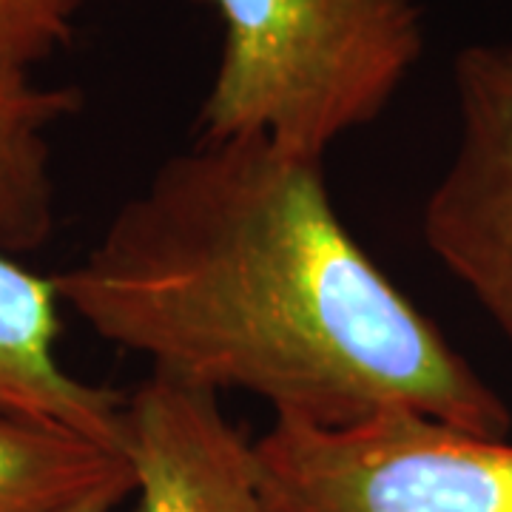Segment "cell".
Wrapping results in <instances>:
<instances>
[{"instance_id":"6da1fadb","label":"cell","mask_w":512,"mask_h":512,"mask_svg":"<svg viewBox=\"0 0 512 512\" xmlns=\"http://www.w3.org/2000/svg\"><path fill=\"white\" fill-rule=\"evenodd\" d=\"M60 308L154 373L274 419L421 413L507 439V402L339 217L325 160L245 134L171 154L72 268Z\"/></svg>"},{"instance_id":"7a4b0ae2","label":"cell","mask_w":512,"mask_h":512,"mask_svg":"<svg viewBox=\"0 0 512 512\" xmlns=\"http://www.w3.org/2000/svg\"><path fill=\"white\" fill-rule=\"evenodd\" d=\"M220 20L197 137L259 134L311 157L379 120L424 52L416 0H185Z\"/></svg>"},{"instance_id":"3957f363","label":"cell","mask_w":512,"mask_h":512,"mask_svg":"<svg viewBox=\"0 0 512 512\" xmlns=\"http://www.w3.org/2000/svg\"><path fill=\"white\" fill-rule=\"evenodd\" d=\"M271 512H512V444L421 413L274 419L254 441Z\"/></svg>"},{"instance_id":"277c9868","label":"cell","mask_w":512,"mask_h":512,"mask_svg":"<svg viewBox=\"0 0 512 512\" xmlns=\"http://www.w3.org/2000/svg\"><path fill=\"white\" fill-rule=\"evenodd\" d=\"M77 109L74 89L0 74V410L57 421L123 450L126 396L66 370L57 356L55 282L15 259L52 234L49 134Z\"/></svg>"},{"instance_id":"5b68a950","label":"cell","mask_w":512,"mask_h":512,"mask_svg":"<svg viewBox=\"0 0 512 512\" xmlns=\"http://www.w3.org/2000/svg\"><path fill=\"white\" fill-rule=\"evenodd\" d=\"M453 89L458 143L424 202L421 231L512 348V43L464 46Z\"/></svg>"},{"instance_id":"8992f818","label":"cell","mask_w":512,"mask_h":512,"mask_svg":"<svg viewBox=\"0 0 512 512\" xmlns=\"http://www.w3.org/2000/svg\"><path fill=\"white\" fill-rule=\"evenodd\" d=\"M137 512H271L254 444L202 387L148 373L123 404Z\"/></svg>"},{"instance_id":"52a82bcc","label":"cell","mask_w":512,"mask_h":512,"mask_svg":"<svg viewBox=\"0 0 512 512\" xmlns=\"http://www.w3.org/2000/svg\"><path fill=\"white\" fill-rule=\"evenodd\" d=\"M128 495L134 470L123 450L57 421L0 410V512H74L94 498Z\"/></svg>"},{"instance_id":"ba28073f","label":"cell","mask_w":512,"mask_h":512,"mask_svg":"<svg viewBox=\"0 0 512 512\" xmlns=\"http://www.w3.org/2000/svg\"><path fill=\"white\" fill-rule=\"evenodd\" d=\"M83 0H0V74L35 77L69 46Z\"/></svg>"},{"instance_id":"9c48e42d","label":"cell","mask_w":512,"mask_h":512,"mask_svg":"<svg viewBox=\"0 0 512 512\" xmlns=\"http://www.w3.org/2000/svg\"><path fill=\"white\" fill-rule=\"evenodd\" d=\"M117 504H120L117 498H94V501L83 504V507H77L74 512H111Z\"/></svg>"}]
</instances>
